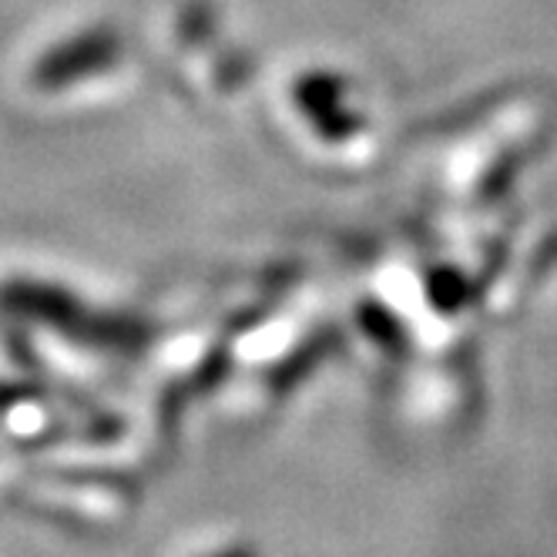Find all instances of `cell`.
I'll return each instance as SVG.
<instances>
[]
</instances>
